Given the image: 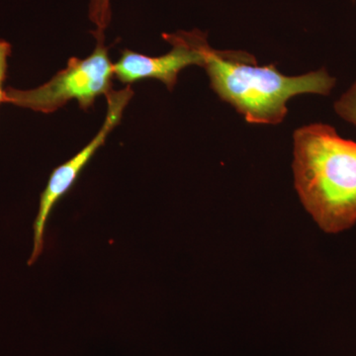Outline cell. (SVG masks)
I'll use <instances>...</instances> for the list:
<instances>
[{
	"label": "cell",
	"instance_id": "4",
	"mask_svg": "<svg viewBox=\"0 0 356 356\" xmlns=\"http://www.w3.org/2000/svg\"><path fill=\"white\" fill-rule=\"evenodd\" d=\"M134 96L131 86L111 91L106 95L107 114L104 123L95 138L65 163L53 170L46 188L40 197L38 214L35 219L33 229V250L28 264L32 266L42 254L44 245V231L51 211L65 194L72 188L84 168L88 165L96 152L105 144L107 137L120 124L124 110Z\"/></svg>",
	"mask_w": 356,
	"mask_h": 356
},
{
	"label": "cell",
	"instance_id": "1",
	"mask_svg": "<svg viewBox=\"0 0 356 356\" xmlns=\"http://www.w3.org/2000/svg\"><path fill=\"white\" fill-rule=\"evenodd\" d=\"M293 175L300 200L318 227L339 234L356 222V142L329 124L293 134Z\"/></svg>",
	"mask_w": 356,
	"mask_h": 356
},
{
	"label": "cell",
	"instance_id": "2",
	"mask_svg": "<svg viewBox=\"0 0 356 356\" xmlns=\"http://www.w3.org/2000/svg\"><path fill=\"white\" fill-rule=\"evenodd\" d=\"M211 88L245 120L255 125H278L288 113V102L295 96L331 95L337 79L325 69L301 76H285L274 64L259 65L252 54L204 50L203 67Z\"/></svg>",
	"mask_w": 356,
	"mask_h": 356
},
{
	"label": "cell",
	"instance_id": "6",
	"mask_svg": "<svg viewBox=\"0 0 356 356\" xmlns=\"http://www.w3.org/2000/svg\"><path fill=\"white\" fill-rule=\"evenodd\" d=\"M88 16L96 27L95 38H104V31L111 22V0H90Z\"/></svg>",
	"mask_w": 356,
	"mask_h": 356
},
{
	"label": "cell",
	"instance_id": "7",
	"mask_svg": "<svg viewBox=\"0 0 356 356\" xmlns=\"http://www.w3.org/2000/svg\"><path fill=\"white\" fill-rule=\"evenodd\" d=\"M337 116L356 127V81L334 102Z\"/></svg>",
	"mask_w": 356,
	"mask_h": 356
},
{
	"label": "cell",
	"instance_id": "8",
	"mask_svg": "<svg viewBox=\"0 0 356 356\" xmlns=\"http://www.w3.org/2000/svg\"><path fill=\"white\" fill-rule=\"evenodd\" d=\"M11 53V44L6 40H0V104L6 103V88L3 86L8 69V58L10 57Z\"/></svg>",
	"mask_w": 356,
	"mask_h": 356
},
{
	"label": "cell",
	"instance_id": "3",
	"mask_svg": "<svg viewBox=\"0 0 356 356\" xmlns=\"http://www.w3.org/2000/svg\"><path fill=\"white\" fill-rule=\"evenodd\" d=\"M103 41L96 40V48L89 57L70 58L65 69L39 88H7L6 103L44 114L57 111L70 100H76L86 111L91 108L99 96L112 90L114 64Z\"/></svg>",
	"mask_w": 356,
	"mask_h": 356
},
{
	"label": "cell",
	"instance_id": "5",
	"mask_svg": "<svg viewBox=\"0 0 356 356\" xmlns=\"http://www.w3.org/2000/svg\"><path fill=\"white\" fill-rule=\"evenodd\" d=\"M163 38L172 44V50L159 57L122 51L120 58L113 65L114 76L127 86L145 79H156L172 90L181 70L191 65L203 67L204 50L209 44L205 33L200 30L165 33Z\"/></svg>",
	"mask_w": 356,
	"mask_h": 356
}]
</instances>
